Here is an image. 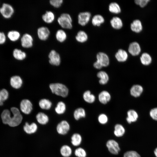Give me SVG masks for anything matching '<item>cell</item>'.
I'll use <instances>...</instances> for the list:
<instances>
[{"label": "cell", "mask_w": 157, "mask_h": 157, "mask_svg": "<svg viewBox=\"0 0 157 157\" xmlns=\"http://www.w3.org/2000/svg\"><path fill=\"white\" fill-rule=\"evenodd\" d=\"M141 51L140 47L138 42H133L129 44L128 51L132 56H135L138 55Z\"/></svg>", "instance_id": "cell-14"}, {"label": "cell", "mask_w": 157, "mask_h": 157, "mask_svg": "<svg viewBox=\"0 0 157 157\" xmlns=\"http://www.w3.org/2000/svg\"><path fill=\"white\" fill-rule=\"evenodd\" d=\"M149 115L153 120L157 121V107L151 109L150 111Z\"/></svg>", "instance_id": "cell-45"}, {"label": "cell", "mask_w": 157, "mask_h": 157, "mask_svg": "<svg viewBox=\"0 0 157 157\" xmlns=\"http://www.w3.org/2000/svg\"><path fill=\"white\" fill-rule=\"evenodd\" d=\"M10 110L13 116L10 117L8 125L12 127L17 126L22 122L23 119L22 116L19 110L17 108L13 107Z\"/></svg>", "instance_id": "cell-2"}, {"label": "cell", "mask_w": 157, "mask_h": 157, "mask_svg": "<svg viewBox=\"0 0 157 157\" xmlns=\"http://www.w3.org/2000/svg\"><path fill=\"white\" fill-rule=\"evenodd\" d=\"M110 22L111 26L116 30L120 29L123 26L122 20L117 16L113 17L110 20Z\"/></svg>", "instance_id": "cell-21"}, {"label": "cell", "mask_w": 157, "mask_h": 157, "mask_svg": "<svg viewBox=\"0 0 157 157\" xmlns=\"http://www.w3.org/2000/svg\"><path fill=\"white\" fill-rule=\"evenodd\" d=\"M49 87L52 92L55 94L65 97L69 93V90L65 85L59 83H53L49 85Z\"/></svg>", "instance_id": "cell-1"}, {"label": "cell", "mask_w": 157, "mask_h": 157, "mask_svg": "<svg viewBox=\"0 0 157 157\" xmlns=\"http://www.w3.org/2000/svg\"><path fill=\"white\" fill-rule=\"evenodd\" d=\"M56 38L58 42L62 43L65 41L66 40L67 35L63 30L59 29L56 32Z\"/></svg>", "instance_id": "cell-35"}, {"label": "cell", "mask_w": 157, "mask_h": 157, "mask_svg": "<svg viewBox=\"0 0 157 157\" xmlns=\"http://www.w3.org/2000/svg\"><path fill=\"white\" fill-rule=\"evenodd\" d=\"M86 115L85 110L82 107H79L76 109L73 113L74 117L76 120H78L82 118H85Z\"/></svg>", "instance_id": "cell-29"}, {"label": "cell", "mask_w": 157, "mask_h": 157, "mask_svg": "<svg viewBox=\"0 0 157 157\" xmlns=\"http://www.w3.org/2000/svg\"><path fill=\"white\" fill-rule=\"evenodd\" d=\"M49 62L51 65L56 66L60 65L61 62L60 56L54 50L50 51L48 55Z\"/></svg>", "instance_id": "cell-8"}, {"label": "cell", "mask_w": 157, "mask_h": 157, "mask_svg": "<svg viewBox=\"0 0 157 157\" xmlns=\"http://www.w3.org/2000/svg\"><path fill=\"white\" fill-rule=\"evenodd\" d=\"M93 66L95 68L98 69H101L103 67L101 64L97 60L93 63Z\"/></svg>", "instance_id": "cell-48"}, {"label": "cell", "mask_w": 157, "mask_h": 157, "mask_svg": "<svg viewBox=\"0 0 157 157\" xmlns=\"http://www.w3.org/2000/svg\"><path fill=\"white\" fill-rule=\"evenodd\" d=\"M97 61L102 66L106 67L110 64V59L108 56L105 53L100 52L96 55Z\"/></svg>", "instance_id": "cell-11"}, {"label": "cell", "mask_w": 157, "mask_h": 157, "mask_svg": "<svg viewBox=\"0 0 157 157\" xmlns=\"http://www.w3.org/2000/svg\"><path fill=\"white\" fill-rule=\"evenodd\" d=\"M7 39L6 35L5 33L0 31V45H3L5 44L6 41Z\"/></svg>", "instance_id": "cell-47"}, {"label": "cell", "mask_w": 157, "mask_h": 157, "mask_svg": "<svg viewBox=\"0 0 157 157\" xmlns=\"http://www.w3.org/2000/svg\"><path fill=\"white\" fill-rule=\"evenodd\" d=\"M43 21L47 24L52 23L55 19V16L53 13L50 11H47L42 16Z\"/></svg>", "instance_id": "cell-28"}, {"label": "cell", "mask_w": 157, "mask_h": 157, "mask_svg": "<svg viewBox=\"0 0 157 157\" xmlns=\"http://www.w3.org/2000/svg\"><path fill=\"white\" fill-rule=\"evenodd\" d=\"M149 1V0H135L134 2L135 4L143 8L145 7Z\"/></svg>", "instance_id": "cell-46"}, {"label": "cell", "mask_w": 157, "mask_h": 157, "mask_svg": "<svg viewBox=\"0 0 157 157\" xmlns=\"http://www.w3.org/2000/svg\"><path fill=\"white\" fill-rule=\"evenodd\" d=\"M63 0H51L50 4L55 8H57L60 7L63 3Z\"/></svg>", "instance_id": "cell-44"}, {"label": "cell", "mask_w": 157, "mask_h": 157, "mask_svg": "<svg viewBox=\"0 0 157 157\" xmlns=\"http://www.w3.org/2000/svg\"><path fill=\"white\" fill-rule=\"evenodd\" d=\"M105 19L104 17L100 14H96L94 15L92 19V23L94 26H100L104 23Z\"/></svg>", "instance_id": "cell-31"}, {"label": "cell", "mask_w": 157, "mask_h": 157, "mask_svg": "<svg viewBox=\"0 0 157 157\" xmlns=\"http://www.w3.org/2000/svg\"><path fill=\"white\" fill-rule=\"evenodd\" d=\"M82 140L81 135L78 133L73 134L71 137V143L75 147H77L81 144Z\"/></svg>", "instance_id": "cell-30"}, {"label": "cell", "mask_w": 157, "mask_h": 157, "mask_svg": "<svg viewBox=\"0 0 157 157\" xmlns=\"http://www.w3.org/2000/svg\"><path fill=\"white\" fill-rule=\"evenodd\" d=\"M123 157H141V155L137 151L131 150L125 152Z\"/></svg>", "instance_id": "cell-42"}, {"label": "cell", "mask_w": 157, "mask_h": 157, "mask_svg": "<svg viewBox=\"0 0 157 157\" xmlns=\"http://www.w3.org/2000/svg\"><path fill=\"white\" fill-rule=\"evenodd\" d=\"M57 21L59 25L64 28L70 29L72 27V19L68 13L62 14L58 18Z\"/></svg>", "instance_id": "cell-3"}, {"label": "cell", "mask_w": 157, "mask_h": 157, "mask_svg": "<svg viewBox=\"0 0 157 157\" xmlns=\"http://www.w3.org/2000/svg\"><path fill=\"white\" fill-rule=\"evenodd\" d=\"M11 117L10 112L8 110L5 109L3 110L1 115L3 123L5 124L8 125Z\"/></svg>", "instance_id": "cell-36"}, {"label": "cell", "mask_w": 157, "mask_h": 157, "mask_svg": "<svg viewBox=\"0 0 157 157\" xmlns=\"http://www.w3.org/2000/svg\"><path fill=\"white\" fill-rule=\"evenodd\" d=\"M97 77L99 79V83L101 85H105L108 82L109 78L108 73L104 71H100L97 73Z\"/></svg>", "instance_id": "cell-19"}, {"label": "cell", "mask_w": 157, "mask_h": 157, "mask_svg": "<svg viewBox=\"0 0 157 157\" xmlns=\"http://www.w3.org/2000/svg\"><path fill=\"white\" fill-rule=\"evenodd\" d=\"M37 33L38 38L40 40L45 41L49 38L50 34V31L47 27L42 26L38 28Z\"/></svg>", "instance_id": "cell-12"}, {"label": "cell", "mask_w": 157, "mask_h": 157, "mask_svg": "<svg viewBox=\"0 0 157 157\" xmlns=\"http://www.w3.org/2000/svg\"><path fill=\"white\" fill-rule=\"evenodd\" d=\"M33 39L30 34L25 33L21 37L20 42L22 46L25 48L31 47L33 45Z\"/></svg>", "instance_id": "cell-6"}, {"label": "cell", "mask_w": 157, "mask_h": 157, "mask_svg": "<svg viewBox=\"0 0 157 157\" xmlns=\"http://www.w3.org/2000/svg\"><path fill=\"white\" fill-rule=\"evenodd\" d=\"M9 93L8 91L5 89L0 90V106L3 104V102L8 98Z\"/></svg>", "instance_id": "cell-40"}, {"label": "cell", "mask_w": 157, "mask_h": 157, "mask_svg": "<svg viewBox=\"0 0 157 157\" xmlns=\"http://www.w3.org/2000/svg\"><path fill=\"white\" fill-rule=\"evenodd\" d=\"M15 10L13 7L10 4L4 3L0 7V14L4 19H10L13 15Z\"/></svg>", "instance_id": "cell-4"}, {"label": "cell", "mask_w": 157, "mask_h": 157, "mask_svg": "<svg viewBox=\"0 0 157 157\" xmlns=\"http://www.w3.org/2000/svg\"><path fill=\"white\" fill-rule=\"evenodd\" d=\"M141 63L144 65H148L151 62L152 58L150 55L147 53H143L140 57Z\"/></svg>", "instance_id": "cell-38"}, {"label": "cell", "mask_w": 157, "mask_h": 157, "mask_svg": "<svg viewBox=\"0 0 157 157\" xmlns=\"http://www.w3.org/2000/svg\"><path fill=\"white\" fill-rule=\"evenodd\" d=\"M88 36L87 33L84 31L80 30L77 33L75 36L76 40L81 43L85 42L88 40Z\"/></svg>", "instance_id": "cell-32"}, {"label": "cell", "mask_w": 157, "mask_h": 157, "mask_svg": "<svg viewBox=\"0 0 157 157\" xmlns=\"http://www.w3.org/2000/svg\"><path fill=\"white\" fill-rule=\"evenodd\" d=\"M60 153L63 157H69L72 153V149L69 146L64 145L60 148Z\"/></svg>", "instance_id": "cell-33"}, {"label": "cell", "mask_w": 157, "mask_h": 157, "mask_svg": "<svg viewBox=\"0 0 157 157\" xmlns=\"http://www.w3.org/2000/svg\"><path fill=\"white\" fill-rule=\"evenodd\" d=\"M7 38L12 42H15L21 38L20 33L18 31L12 30L8 31L6 35Z\"/></svg>", "instance_id": "cell-20"}, {"label": "cell", "mask_w": 157, "mask_h": 157, "mask_svg": "<svg viewBox=\"0 0 157 157\" xmlns=\"http://www.w3.org/2000/svg\"><path fill=\"white\" fill-rule=\"evenodd\" d=\"M110 12L115 14H118L121 12V8L119 4L116 2H112L108 6Z\"/></svg>", "instance_id": "cell-34"}, {"label": "cell", "mask_w": 157, "mask_h": 157, "mask_svg": "<svg viewBox=\"0 0 157 157\" xmlns=\"http://www.w3.org/2000/svg\"><path fill=\"white\" fill-rule=\"evenodd\" d=\"M153 153L156 157H157V147L154 149Z\"/></svg>", "instance_id": "cell-49"}, {"label": "cell", "mask_w": 157, "mask_h": 157, "mask_svg": "<svg viewBox=\"0 0 157 157\" xmlns=\"http://www.w3.org/2000/svg\"><path fill=\"white\" fill-rule=\"evenodd\" d=\"M23 128L24 131L26 133L31 134L37 131L38 127L35 123L32 122L29 124L28 122H26L23 126Z\"/></svg>", "instance_id": "cell-15"}, {"label": "cell", "mask_w": 157, "mask_h": 157, "mask_svg": "<svg viewBox=\"0 0 157 157\" xmlns=\"http://www.w3.org/2000/svg\"><path fill=\"white\" fill-rule=\"evenodd\" d=\"M128 56L127 52L122 49H118L115 55V58L119 62H125L127 60Z\"/></svg>", "instance_id": "cell-16"}, {"label": "cell", "mask_w": 157, "mask_h": 157, "mask_svg": "<svg viewBox=\"0 0 157 157\" xmlns=\"http://www.w3.org/2000/svg\"><path fill=\"white\" fill-rule=\"evenodd\" d=\"M12 54L13 57L18 60H24L26 57V53L21 50L15 48L13 50Z\"/></svg>", "instance_id": "cell-23"}, {"label": "cell", "mask_w": 157, "mask_h": 157, "mask_svg": "<svg viewBox=\"0 0 157 157\" xmlns=\"http://www.w3.org/2000/svg\"><path fill=\"white\" fill-rule=\"evenodd\" d=\"M111 97L110 93L107 91L102 90L99 94L98 99L99 102L103 104H106L111 100Z\"/></svg>", "instance_id": "cell-13"}, {"label": "cell", "mask_w": 157, "mask_h": 157, "mask_svg": "<svg viewBox=\"0 0 157 157\" xmlns=\"http://www.w3.org/2000/svg\"><path fill=\"white\" fill-rule=\"evenodd\" d=\"M114 134L117 137L123 136L125 133L126 130L124 127L121 124H117L114 127Z\"/></svg>", "instance_id": "cell-25"}, {"label": "cell", "mask_w": 157, "mask_h": 157, "mask_svg": "<svg viewBox=\"0 0 157 157\" xmlns=\"http://www.w3.org/2000/svg\"><path fill=\"white\" fill-rule=\"evenodd\" d=\"M52 104V103L50 100L46 99H41L39 102L40 107L41 109L44 110H47L50 109L51 107Z\"/></svg>", "instance_id": "cell-37"}, {"label": "cell", "mask_w": 157, "mask_h": 157, "mask_svg": "<svg viewBox=\"0 0 157 157\" xmlns=\"http://www.w3.org/2000/svg\"><path fill=\"white\" fill-rule=\"evenodd\" d=\"M83 100L86 103L89 104H92L94 103L96 100L95 96L90 90L85 91L83 94Z\"/></svg>", "instance_id": "cell-24"}, {"label": "cell", "mask_w": 157, "mask_h": 157, "mask_svg": "<svg viewBox=\"0 0 157 157\" xmlns=\"http://www.w3.org/2000/svg\"></svg>", "instance_id": "cell-50"}, {"label": "cell", "mask_w": 157, "mask_h": 157, "mask_svg": "<svg viewBox=\"0 0 157 157\" xmlns=\"http://www.w3.org/2000/svg\"><path fill=\"white\" fill-rule=\"evenodd\" d=\"M106 145L109 151L111 154L117 155L120 151V148L118 142L113 139L108 140Z\"/></svg>", "instance_id": "cell-5"}, {"label": "cell", "mask_w": 157, "mask_h": 157, "mask_svg": "<svg viewBox=\"0 0 157 157\" xmlns=\"http://www.w3.org/2000/svg\"><path fill=\"white\" fill-rule=\"evenodd\" d=\"M127 117L126 120L129 124L136 122L138 118L137 113L134 110L130 109L127 112Z\"/></svg>", "instance_id": "cell-18"}, {"label": "cell", "mask_w": 157, "mask_h": 157, "mask_svg": "<svg viewBox=\"0 0 157 157\" xmlns=\"http://www.w3.org/2000/svg\"><path fill=\"white\" fill-rule=\"evenodd\" d=\"M143 87L139 85H134L132 86L130 90L131 95L135 97L140 96L143 91Z\"/></svg>", "instance_id": "cell-22"}, {"label": "cell", "mask_w": 157, "mask_h": 157, "mask_svg": "<svg viewBox=\"0 0 157 157\" xmlns=\"http://www.w3.org/2000/svg\"><path fill=\"white\" fill-rule=\"evenodd\" d=\"M36 119L37 122L42 125L47 124L49 121L48 116L45 113L42 112H39L36 115Z\"/></svg>", "instance_id": "cell-27"}, {"label": "cell", "mask_w": 157, "mask_h": 157, "mask_svg": "<svg viewBox=\"0 0 157 157\" xmlns=\"http://www.w3.org/2000/svg\"><path fill=\"white\" fill-rule=\"evenodd\" d=\"M74 154L77 157H86L87 155L85 149L81 147H79L75 149Z\"/></svg>", "instance_id": "cell-41"}, {"label": "cell", "mask_w": 157, "mask_h": 157, "mask_svg": "<svg viewBox=\"0 0 157 157\" xmlns=\"http://www.w3.org/2000/svg\"><path fill=\"white\" fill-rule=\"evenodd\" d=\"M70 126L69 123L66 120H62L57 125L56 129L57 133L60 135H65L69 132Z\"/></svg>", "instance_id": "cell-7"}, {"label": "cell", "mask_w": 157, "mask_h": 157, "mask_svg": "<svg viewBox=\"0 0 157 157\" xmlns=\"http://www.w3.org/2000/svg\"><path fill=\"white\" fill-rule=\"evenodd\" d=\"M10 83L13 88L15 89H18L22 86L23 81L20 76L15 75L10 78Z\"/></svg>", "instance_id": "cell-17"}, {"label": "cell", "mask_w": 157, "mask_h": 157, "mask_svg": "<svg viewBox=\"0 0 157 157\" xmlns=\"http://www.w3.org/2000/svg\"><path fill=\"white\" fill-rule=\"evenodd\" d=\"M66 110V106L65 103L63 101L59 102L55 108V111L58 114H63Z\"/></svg>", "instance_id": "cell-39"}, {"label": "cell", "mask_w": 157, "mask_h": 157, "mask_svg": "<svg viewBox=\"0 0 157 157\" xmlns=\"http://www.w3.org/2000/svg\"><path fill=\"white\" fill-rule=\"evenodd\" d=\"M130 28L132 31L135 33L140 32L142 29L141 22L138 19L134 20L131 24Z\"/></svg>", "instance_id": "cell-26"}, {"label": "cell", "mask_w": 157, "mask_h": 157, "mask_svg": "<svg viewBox=\"0 0 157 157\" xmlns=\"http://www.w3.org/2000/svg\"><path fill=\"white\" fill-rule=\"evenodd\" d=\"M108 117L105 114L101 113L98 117V120L99 123L101 124H105L108 121Z\"/></svg>", "instance_id": "cell-43"}, {"label": "cell", "mask_w": 157, "mask_h": 157, "mask_svg": "<svg viewBox=\"0 0 157 157\" xmlns=\"http://www.w3.org/2000/svg\"><path fill=\"white\" fill-rule=\"evenodd\" d=\"M91 17V14L89 12H81L78 15V23L82 26H85L88 23Z\"/></svg>", "instance_id": "cell-9"}, {"label": "cell", "mask_w": 157, "mask_h": 157, "mask_svg": "<svg viewBox=\"0 0 157 157\" xmlns=\"http://www.w3.org/2000/svg\"><path fill=\"white\" fill-rule=\"evenodd\" d=\"M20 107L21 111L26 115L30 113L33 109L32 104L28 99L22 100L20 102Z\"/></svg>", "instance_id": "cell-10"}]
</instances>
